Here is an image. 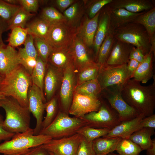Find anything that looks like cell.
Masks as SVG:
<instances>
[{"instance_id":"1","label":"cell","mask_w":155,"mask_h":155,"mask_svg":"<svg viewBox=\"0 0 155 155\" xmlns=\"http://www.w3.org/2000/svg\"><path fill=\"white\" fill-rule=\"evenodd\" d=\"M121 94L126 102L140 114L145 117L154 114L155 109V81L147 86L134 79L127 80L121 86Z\"/></svg>"},{"instance_id":"2","label":"cell","mask_w":155,"mask_h":155,"mask_svg":"<svg viewBox=\"0 0 155 155\" xmlns=\"http://www.w3.org/2000/svg\"><path fill=\"white\" fill-rule=\"evenodd\" d=\"M32 84L31 75L20 65L3 77L0 92L14 98L22 106L28 107V94Z\"/></svg>"},{"instance_id":"3","label":"cell","mask_w":155,"mask_h":155,"mask_svg":"<svg viewBox=\"0 0 155 155\" xmlns=\"http://www.w3.org/2000/svg\"><path fill=\"white\" fill-rule=\"evenodd\" d=\"M0 103L5 113L3 125L6 130L15 134L25 132L30 128V112L28 107L22 106L11 97L0 100Z\"/></svg>"},{"instance_id":"4","label":"cell","mask_w":155,"mask_h":155,"mask_svg":"<svg viewBox=\"0 0 155 155\" xmlns=\"http://www.w3.org/2000/svg\"><path fill=\"white\" fill-rule=\"evenodd\" d=\"M52 138L42 134L34 135L33 129L15 133L9 140L0 144V153L6 155H23L31 149L46 144Z\"/></svg>"},{"instance_id":"5","label":"cell","mask_w":155,"mask_h":155,"mask_svg":"<svg viewBox=\"0 0 155 155\" xmlns=\"http://www.w3.org/2000/svg\"><path fill=\"white\" fill-rule=\"evenodd\" d=\"M115 38L127 43L140 49L144 55L150 51V37L142 25L131 22L115 29L113 31Z\"/></svg>"},{"instance_id":"6","label":"cell","mask_w":155,"mask_h":155,"mask_svg":"<svg viewBox=\"0 0 155 155\" xmlns=\"http://www.w3.org/2000/svg\"><path fill=\"white\" fill-rule=\"evenodd\" d=\"M86 125L82 119L71 117L68 114L59 111L53 122L47 127L41 129L39 134L49 136L52 139L68 137L77 133L80 129Z\"/></svg>"},{"instance_id":"7","label":"cell","mask_w":155,"mask_h":155,"mask_svg":"<svg viewBox=\"0 0 155 155\" xmlns=\"http://www.w3.org/2000/svg\"><path fill=\"white\" fill-rule=\"evenodd\" d=\"M101 100V105L98 111L89 113L82 119L85 120L86 125L89 127L111 130L121 122L117 112L107 101Z\"/></svg>"},{"instance_id":"8","label":"cell","mask_w":155,"mask_h":155,"mask_svg":"<svg viewBox=\"0 0 155 155\" xmlns=\"http://www.w3.org/2000/svg\"><path fill=\"white\" fill-rule=\"evenodd\" d=\"M121 86L107 87L102 90L100 94H102L111 108L117 113L121 122L131 120L140 115L123 98L121 92Z\"/></svg>"},{"instance_id":"9","label":"cell","mask_w":155,"mask_h":155,"mask_svg":"<svg viewBox=\"0 0 155 155\" xmlns=\"http://www.w3.org/2000/svg\"><path fill=\"white\" fill-rule=\"evenodd\" d=\"M97 79L102 90L115 85H122L131 79L127 67V64L109 65L105 64L100 67Z\"/></svg>"},{"instance_id":"10","label":"cell","mask_w":155,"mask_h":155,"mask_svg":"<svg viewBox=\"0 0 155 155\" xmlns=\"http://www.w3.org/2000/svg\"><path fill=\"white\" fill-rule=\"evenodd\" d=\"M76 73L73 62L63 70L59 97L63 111L68 114L76 86Z\"/></svg>"},{"instance_id":"11","label":"cell","mask_w":155,"mask_h":155,"mask_svg":"<svg viewBox=\"0 0 155 155\" xmlns=\"http://www.w3.org/2000/svg\"><path fill=\"white\" fill-rule=\"evenodd\" d=\"M76 29L65 23L52 24L46 41L53 49L69 48L76 35Z\"/></svg>"},{"instance_id":"12","label":"cell","mask_w":155,"mask_h":155,"mask_svg":"<svg viewBox=\"0 0 155 155\" xmlns=\"http://www.w3.org/2000/svg\"><path fill=\"white\" fill-rule=\"evenodd\" d=\"M28 98V109L36 121L35 127L33 129L34 135H38L41 129L46 98L40 89L33 84L29 88Z\"/></svg>"},{"instance_id":"13","label":"cell","mask_w":155,"mask_h":155,"mask_svg":"<svg viewBox=\"0 0 155 155\" xmlns=\"http://www.w3.org/2000/svg\"><path fill=\"white\" fill-rule=\"evenodd\" d=\"M83 136L78 133L68 137L52 139L42 145L43 148L56 155H76Z\"/></svg>"},{"instance_id":"14","label":"cell","mask_w":155,"mask_h":155,"mask_svg":"<svg viewBox=\"0 0 155 155\" xmlns=\"http://www.w3.org/2000/svg\"><path fill=\"white\" fill-rule=\"evenodd\" d=\"M101 104L100 96H91L74 92L68 113L82 118L89 113L98 111Z\"/></svg>"},{"instance_id":"15","label":"cell","mask_w":155,"mask_h":155,"mask_svg":"<svg viewBox=\"0 0 155 155\" xmlns=\"http://www.w3.org/2000/svg\"><path fill=\"white\" fill-rule=\"evenodd\" d=\"M69 49L76 73L88 65L95 62L93 49L88 47L76 35Z\"/></svg>"},{"instance_id":"16","label":"cell","mask_w":155,"mask_h":155,"mask_svg":"<svg viewBox=\"0 0 155 155\" xmlns=\"http://www.w3.org/2000/svg\"><path fill=\"white\" fill-rule=\"evenodd\" d=\"M100 11L91 19L89 18L85 14L80 25L76 29V35L90 48L93 47Z\"/></svg>"},{"instance_id":"17","label":"cell","mask_w":155,"mask_h":155,"mask_svg":"<svg viewBox=\"0 0 155 155\" xmlns=\"http://www.w3.org/2000/svg\"><path fill=\"white\" fill-rule=\"evenodd\" d=\"M110 10L107 5L101 10L92 47L96 61L100 46L110 28Z\"/></svg>"},{"instance_id":"18","label":"cell","mask_w":155,"mask_h":155,"mask_svg":"<svg viewBox=\"0 0 155 155\" xmlns=\"http://www.w3.org/2000/svg\"><path fill=\"white\" fill-rule=\"evenodd\" d=\"M63 71L47 63L44 81V88L47 101L54 97L61 85Z\"/></svg>"},{"instance_id":"19","label":"cell","mask_w":155,"mask_h":155,"mask_svg":"<svg viewBox=\"0 0 155 155\" xmlns=\"http://www.w3.org/2000/svg\"><path fill=\"white\" fill-rule=\"evenodd\" d=\"M20 65L18 51L7 45L0 46V74L4 77Z\"/></svg>"},{"instance_id":"20","label":"cell","mask_w":155,"mask_h":155,"mask_svg":"<svg viewBox=\"0 0 155 155\" xmlns=\"http://www.w3.org/2000/svg\"><path fill=\"white\" fill-rule=\"evenodd\" d=\"M133 46L115 38L106 64L119 65L127 64Z\"/></svg>"},{"instance_id":"21","label":"cell","mask_w":155,"mask_h":155,"mask_svg":"<svg viewBox=\"0 0 155 155\" xmlns=\"http://www.w3.org/2000/svg\"><path fill=\"white\" fill-rule=\"evenodd\" d=\"M145 117L143 115L140 114L131 120L122 122L102 137L108 138L119 137L129 139L133 133L140 129V123Z\"/></svg>"},{"instance_id":"22","label":"cell","mask_w":155,"mask_h":155,"mask_svg":"<svg viewBox=\"0 0 155 155\" xmlns=\"http://www.w3.org/2000/svg\"><path fill=\"white\" fill-rule=\"evenodd\" d=\"M154 1L151 0H112L107 5L110 9L123 8L129 11L137 13L155 7Z\"/></svg>"},{"instance_id":"23","label":"cell","mask_w":155,"mask_h":155,"mask_svg":"<svg viewBox=\"0 0 155 155\" xmlns=\"http://www.w3.org/2000/svg\"><path fill=\"white\" fill-rule=\"evenodd\" d=\"M155 57L150 51L145 55L144 60L140 63L133 74L132 78L140 83L145 84L153 76V61Z\"/></svg>"},{"instance_id":"24","label":"cell","mask_w":155,"mask_h":155,"mask_svg":"<svg viewBox=\"0 0 155 155\" xmlns=\"http://www.w3.org/2000/svg\"><path fill=\"white\" fill-rule=\"evenodd\" d=\"M110 10V28L114 30L125 24L133 22L137 16L145 11L133 13L123 8Z\"/></svg>"},{"instance_id":"25","label":"cell","mask_w":155,"mask_h":155,"mask_svg":"<svg viewBox=\"0 0 155 155\" xmlns=\"http://www.w3.org/2000/svg\"><path fill=\"white\" fill-rule=\"evenodd\" d=\"M63 13L65 19V23L70 26L76 28L85 13L83 1L77 0Z\"/></svg>"},{"instance_id":"26","label":"cell","mask_w":155,"mask_h":155,"mask_svg":"<svg viewBox=\"0 0 155 155\" xmlns=\"http://www.w3.org/2000/svg\"><path fill=\"white\" fill-rule=\"evenodd\" d=\"M72 62V57L69 48H53L47 63L63 71Z\"/></svg>"},{"instance_id":"27","label":"cell","mask_w":155,"mask_h":155,"mask_svg":"<svg viewBox=\"0 0 155 155\" xmlns=\"http://www.w3.org/2000/svg\"><path fill=\"white\" fill-rule=\"evenodd\" d=\"M121 138L119 137L106 138L99 137L93 142V146L96 155H103L113 152L116 149Z\"/></svg>"},{"instance_id":"28","label":"cell","mask_w":155,"mask_h":155,"mask_svg":"<svg viewBox=\"0 0 155 155\" xmlns=\"http://www.w3.org/2000/svg\"><path fill=\"white\" fill-rule=\"evenodd\" d=\"M132 22L143 26L150 37L151 42H155V7L138 16Z\"/></svg>"},{"instance_id":"29","label":"cell","mask_w":155,"mask_h":155,"mask_svg":"<svg viewBox=\"0 0 155 155\" xmlns=\"http://www.w3.org/2000/svg\"><path fill=\"white\" fill-rule=\"evenodd\" d=\"M114 30L110 28L99 48L95 62L100 67L105 64L111 52L115 39Z\"/></svg>"},{"instance_id":"30","label":"cell","mask_w":155,"mask_h":155,"mask_svg":"<svg viewBox=\"0 0 155 155\" xmlns=\"http://www.w3.org/2000/svg\"><path fill=\"white\" fill-rule=\"evenodd\" d=\"M52 25L41 18L28 24L26 28L28 34L46 41Z\"/></svg>"},{"instance_id":"31","label":"cell","mask_w":155,"mask_h":155,"mask_svg":"<svg viewBox=\"0 0 155 155\" xmlns=\"http://www.w3.org/2000/svg\"><path fill=\"white\" fill-rule=\"evenodd\" d=\"M154 129L149 127L142 128L133 133L129 139L138 145L142 150H146L152 143L151 137L155 133Z\"/></svg>"},{"instance_id":"32","label":"cell","mask_w":155,"mask_h":155,"mask_svg":"<svg viewBox=\"0 0 155 155\" xmlns=\"http://www.w3.org/2000/svg\"><path fill=\"white\" fill-rule=\"evenodd\" d=\"M102 91L100 85L96 78L76 86L74 92L84 95L99 97Z\"/></svg>"},{"instance_id":"33","label":"cell","mask_w":155,"mask_h":155,"mask_svg":"<svg viewBox=\"0 0 155 155\" xmlns=\"http://www.w3.org/2000/svg\"><path fill=\"white\" fill-rule=\"evenodd\" d=\"M100 69V66L95 62L83 67L76 73V86L88 81L97 78Z\"/></svg>"},{"instance_id":"34","label":"cell","mask_w":155,"mask_h":155,"mask_svg":"<svg viewBox=\"0 0 155 155\" xmlns=\"http://www.w3.org/2000/svg\"><path fill=\"white\" fill-rule=\"evenodd\" d=\"M47 64L38 57L36 64L31 75L32 84L37 86L43 94L44 81Z\"/></svg>"},{"instance_id":"35","label":"cell","mask_w":155,"mask_h":155,"mask_svg":"<svg viewBox=\"0 0 155 155\" xmlns=\"http://www.w3.org/2000/svg\"><path fill=\"white\" fill-rule=\"evenodd\" d=\"M115 151L120 155H139L142 150L138 145L129 138H121Z\"/></svg>"},{"instance_id":"36","label":"cell","mask_w":155,"mask_h":155,"mask_svg":"<svg viewBox=\"0 0 155 155\" xmlns=\"http://www.w3.org/2000/svg\"><path fill=\"white\" fill-rule=\"evenodd\" d=\"M34 15L27 11L21 6L8 23V30L16 27L25 28L27 22Z\"/></svg>"},{"instance_id":"37","label":"cell","mask_w":155,"mask_h":155,"mask_svg":"<svg viewBox=\"0 0 155 155\" xmlns=\"http://www.w3.org/2000/svg\"><path fill=\"white\" fill-rule=\"evenodd\" d=\"M110 130L107 128H96L87 125L83 126L77 132L87 141L92 142L94 140L107 134Z\"/></svg>"},{"instance_id":"38","label":"cell","mask_w":155,"mask_h":155,"mask_svg":"<svg viewBox=\"0 0 155 155\" xmlns=\"http://www.w3.org/2000/svg\"><path fill=\"white\" fill-rule=\"evenodd\" d=\"M11 30L7 40L8 45L15 48L24 44L28 34L26 28L16 27Z\"/></svg>"},{"instance_id":"39","label":"cell","mask_w":155,"mask_h":155,"mask_svg":"<svg viewBox=\"0 0 155 155\" xmlns=\"http://www.w3.org/2000/svg\"><path fill=\"white\" fill-rule=\"evenodd\" d=\"M57 109V99L54 96L45 103V110L46 114L42 123L41 130L47 127L53 122L58 113Z\"/></svg>"},{"instance_id":"40","label":"cell","mask_w":155,"mask_h":155,"mask_svg":"<svg viewBox=\"0 0 155 155\" xmlns=\"http://www.w3.org/2000/svg\"><path fill=\"white\" fill-rule=\"evenodd\" d=\"M41 17L52 24L66 22L63 13L53 7L44 8L42 11Z\"/></svg>"},{"instance_id":"41","label":"cell","mask_w":155,"mask_h":155,"mask_svg":"<svg viewBox=\"0 0 155 155\" xmlns=\"http://www.w3.org/2000/svg\"><path fill=\"white\" fill-rule=\"evenodd\" d=\"M84 3L85 13L90 19L94 17L106 5L112 0H83Z\"/></svg>"},{"instance_id":"42","label":"cell","mask_w":155,"mask_h":155,"mask_svg":"<svg viewBox=\"0 0 155 155\" xmlns=\"http://www.w3.org/2000/svg\"><path fill=\"white\" fill-rule=\"evenodd\" d=\"M34 42L38 56L47 63L53 48L46 40L36 36H34Z\"/></svg>"},{"instance_id":"43","label":"cell","mask_w":155,"mask_h":155,"mask_svg":"<svg viewBox=\"0 0 155 155\" xmlns=\"http://www.w3.org/2000/svg\"><path fill=\"white\" fill-rule=\"evenodd\" d=\"M20 7V6L11 4L0 0V17L8 24Z\"/></svg>"},{"instance_id":"44","label":"cell","mask_w":155,"mask_h":155,"mask_svg":"<svg viewBox=\"0 0 155 155\" xmlns=\"http://www.w3.org/2000/svg\"><path fill=\"white\" fill-rule=\"evenodd\" d=\"M18 53L20 65L31 75L36 64L37 59L27 55L23 48H19Z\"/></svg>"},{"instance_id":"45","label":"cell","mask_w":155,"mask_h":155,"mask_svg":"<svg viewBox=\"0 0 155 155\" xmlns=\"http://www.w3.org/2000/svg\"><path fill=\"white\" fill-rule=\"evenodd\" d=\"M76 155H96L92 142H88L83 137L78 146Z\"/></svg>"},{"instance_id":"46","label":"cell","mask_w":155,"mask_h":155,"mask_svg":"<svg viewBox=\"0 0 155 155\" xmlns=\"http://www.w3.org/2000/svg\"><path fill=\"white\" fill-rule=\"evenodd\" d=\"M23 49L26 53L29 56L37 59L38 57L34 42V36L28 34L24 44Z\"/></svg>"},{"instance_id":"47","label":"cell","mask_w":155,"mask_h":155,"mask_svg":"<svg viewBox=\"0 0 155 155\" xmlns=\"http://www.w3.org/2000/svg\"><path fill=\"white\" fill-rule=\"evenodd\" d=\"M19 4L20 6L27 11L36 12L39 7V1L37 0H20Z\"/></svg>"},{"instance_id":"48","label":"cell","mask_w":155,"mask_h":155,"mask_svg":"<svg viewBox=\"0 0 155 155\" xmlns=\"http://www.w3.org/2000/svg\"><path fill=\"white\" fill-rule=\"evenodd\" d=\"M140 129L143 128L149 127L155 128V114L144 118L141 121L139 124Z\"/></svg>"},{"instance_id":"49","label":"cell","mask_w":155,"mask_h":155,"mask_svg":"<svg viewBox=\"0 0 155 155\" xmlns=\"http://www.w3.org/2000/svg\"><path fill=\"white\" fill-rule=\"evenodd\" d=\"M4 120L3 116L0 114V142L2 141L10 140L15 134L6 130L3 127Z\"/></svg>"},{"instance_id":"50","label":"cell","mask_w":155,"mask_h":155,"mask_svg":"<svg viewBox=\"0 0 155 155\" xmlns=\"http://www.w3.org/2000/svg\"><path fill=\"white\" fill-rule=\"evenodd\" d=\"M145 55L139 49L133 46L129 55V59H133L141 63L144 60Z\"/></svg>"},{"instance_id":"51","label":"cell","mask_w":155,"mask_h":155,"mask_svg":"<svg viewBox=\"0 0 155 155\" xmlns=\"http://www.w3.org/2000/svg\"><path fill=\"white\" fill-rule=\"evenodd\" d=\"M76 1L75 0H56L55 1V3L59 9L63 13Z\"/></svg>"},{"instance_id":"52","label":"cell","mask_w":155,"mask_h":155,"mask_svg":"<svg viewBox=\"0 0 155 155\" xmlns=\"http://www.w3.org/2000/svg\"><path fill=\"white\" fill-rule=\"evenodd\" d=\"M22 155H51L49 152L42 146V145L31 149L28 152Z\"/></svg>"},{"instance_id":"53","label":"cell","mask_w":155,"mask_h":155,"mask_svg":"<svg viewBox=\"0 0 155 155\" xmlns=\"http://www.w3.org/2000/svg\"><path fill=\"white\" fill-rule=\"evenodd\" d=\"M140 63L133 59H129L127 64V71L131 75V78Z\"/></svg>"},{"instance_id":"54","label":"cell","mask_w":155,"mask_h":155,"mask_svg":"<svg viewBox=\"0 0 155 155\" xmlns=\"http://www.w3.org/2000/svg\"><path fill=\"white\" fill-rule=\"evenodd\" d=\"M8 30V24L0 17V46L5 45L2 38L3 33Z\"/></svg>"},{"instance_id":"55","label":"cell","mask_w":155,"mask_h":155,"mask_svg":"<svg viewBox=\"0 0 155 155\" xmlns=\"http://www.w3.org/2000/svg\"><path fill=\"white\" fill-rule=\"evenodd\" d=\"M147 155H155V139L152 140L151 146L146 150Z\"/></svg>"},{"instance_id":"56","label":"cell","mask_w":155,"mask_h":155,"mask_svg":"<svg viewBox=\"0 0 155 155\" xmlns=\"http://www.w3.org/2000/svg\"><path fill=\"white\" fill-rule=\"evenodd\" d=\"M6 2L13 5H17L18 3L19 4V0H4Z\"/></svg>"},{"instance_id":"57","label":"cell","mask_w":155,"mask_h":155,"mask_svg":"<svg viewBox=\"0 0 155 155\" xmlns=\"http://www.w3.org/2000/svg\"><path fill=\"white\" fill-rule=\"evenodd\" d=\"M6 97V96L2 92H0V100L4 99Z\"/></svg>"},{"instance_id":"58","label":"cell","mask_w":155,"mask_h":155,"mask_svg":"<svg viewBox=\"0 0 155 155\" xmlns=\"http://www.w3.org/2000/svg\"><path fill=\"white\" fill-rule=\"evenodd\" d=\"M3 78V77L0 74V86Z\"/></svg>"},{"instance_id":"59","label":"cell","mask_w":155,"mask_h":155,"mask_svg":"<svg viewBox=\"0 0 155 155\" xmlns=\"http://www.w3.org/2000/svg\"><path fill=\"white\" fill-rule=\"evenodd\" d=\"M107 155H120L118 154H116L113 152L109 153L107 154Z\"/></svg>"},{"instance_id":"60","label":"cell","mask_w":155,"mask_h":155,"mask_svg":"<svg viewBox=\"0 0 155 155\" xmlns=\"http://www.w3.org/2000/svg\"><path fill=\"white\" fill-rule=\"evenodd\" d=\"M49 153H50V154L51 155H56L55 154L53 153H52V152H49Z\"/></svg>"},{"instance_id":"61","label":"cell","mask_w":155,"mask_h":155,"mask_svg":"<svg viewBox=\"0 0 155 155\" xmlns=\"http://www.w3.org/2000/svg\"><path fill=\"white\" fill-rule=\"evenodd\" d=\"M2 155H6L3 154ZM13 155H22L21 154H18Z\"/></svg>"},{"instance_id":"62","label":"cell","mask_w":155,"mask_h":155,"mask_svg":"<svg viewBox=\"0 0 155 155\" xmlns=\"http://www.w3.org/2000/svg\"><path fill=\"white\" fill-rule=\"evenodd\" d=\"M1 107V103H0V107Z\"/></svg>"},{"instance_id":"63","label":"cell","mask_w":155,"mask_h":155,"mask_svg":"<svg viewBox=\"0 0 155 155\" xmlns=\"http://www.w3.org/2000/svg\"><path fill=\"white\" fill-rule=\"evenodd\" d=\"M107 155V154H104V155Z\"/></svg>"}]
</instances>
